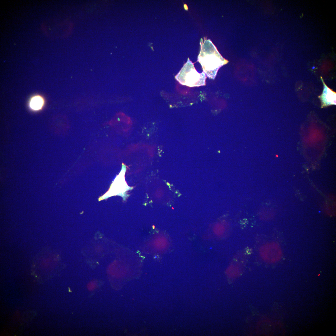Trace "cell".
<instances>
[{
    "label": "cell",
    "mask_w": 336,
    "mask_h": 336,
    "mask_svg": "<svg viewBox=\"0 0 336 336\" xmlns=\"http://www.w3.org/2000/svg\"><path fill=\"white\" fill-rule=\"evenodd\" d=\"M201 50L198 61L201 64L203 72L209 78L214 79L219 68L227 61L220 54L209 40L200 42Z\"/></svg>",
    "instance_id": "cell-1"
},
{
    "label": "cell",
    "mask_w": 336,
    "mask_h": 336,
    "mask_svg": "<svg viewBox=\"0 0 336 336\" xmlns=\"http://www.w3.org/2000/svg\"><path fill=\"white\" fill-rule=\"evenodd\" d=\"M175 78L182 85L194 87L205 85L206 77L203 72L199 73L196 70L188 58Z\"/></svg>",
    "instance_id": "cell-2"
},
{
    "label": "cell",
    "mask_w": 336,
    "mask_h": 336,
    "mask_svg": "<svg viewBox=\"0 0 336 336\" xmlns=\"http://www.w3.org/2000/svg\"><path fill=\"white\" fill-rule=\"evenodd\" d=\"M260 253L263 259L270 263L278 261L282 255L280 247L274 242L268 243L263 246L260 248Z\"/></svg>",
    "instance_id": "cell-3"
},
{
    "label": "cell",
    "mask_w": 336,
    "mask_h": 336,
    "mask_svg": "<svg viewBox=\"0 0 336 336\" xmlns=\"http://www.w3.org/2000/svg\"><path fill=\"white\" fill-rule=\"evenodd\" d=\"M320 78L324 85L322 93L319 96V98L321 102L322 107L332 105H335L336 92L327 86L321 77Z\"/></svg>",
    "instance_id": "cell-4"
},
{
    "label": "cell",
    "mask_w": 336,
    "mask_h": 336,
    "mask_svg": "<svg viewBox=\"0 0 336 336\" xmlns=\"http://www.w3.org/2000/svg\"><path fill=\"white\" fill-rule=\"evenodd\" d=\"M44 100L43 98L40 96H36L31 99L30 105L32 109L38 110L42 108Z\"/></svg>",
    "instance_id": "cell-5"
},
{
    "label": "cell",
    "mask_w": 336,
    "mask_h": 336,
    "mask_svg": "<svg viewBox=\"0 0 336 336\" xmlns=\"http://www.w3.org/2000/svg\"><path fill=\"white\" fill-rule=\"evenodd\" d=\"M215 233L218 236L222 235L224 231V228L221 224H218L214 227L213 229Z\"/></svg>",
    "instance_id": "cell-6"
}]
</instances>
